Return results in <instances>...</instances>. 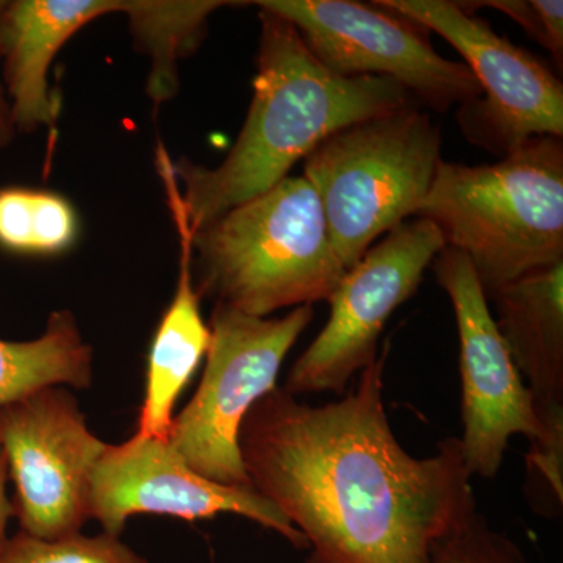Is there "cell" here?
I'll list each match as a JSON object with an SVG mask.
<instances>
[{
  "label": "cell",
  "instance_id": "cell-1",
  "mask_svg": "<svg viewBox=\"0 0 563 563\" xmlns=\"http://www.w3.org/2000/svg\"><path fill=\"white\" fill-rule=\"evenodd\" d=\"M388 351L339 401L310 406L276 387L240 429L251 487L306 537V563H428L433 542L477 509L461 439L420 459L393 433Z\"/></svg>",
  "mask_w": 563,
  "mask_h": 563
},
{
  "label": "cell",
  "instance_id": "cell-2",
  "mask_svg": "<svg viewBox=\"0 0 563 563\" xmlns=\"http://www.w3.org/2000/svg\"><path fill=\"white\" fill-rule=\"evenodd\" d=\"M258 11L254 96L239 139L217 168L173 163L191 233L272 190L333 133L413 102L401 85L385 77L332 73L291 22Z\"/></svg>",
  "mask_w": 563,
  "mask_h": 563
},
{
  "label": "cell",
  "instance_id": "cell-3",
  "mask_svg": "<svg viewBox=\"0 0 563 563\" xmlns=\"http://www.w3.org/2000/svg\"><path fill=\"white\" fill-rule=\"evenodd\" d=\"M415 217L472 263L485 298L563 261V141L539 136L493 165L440 162Z\"/></svg>",
  "mask_w": 563,
  "mask_h": 563
},
{
  "label": "cell",
  "instance_id": "cell-4",
  "mask_svg": "<svg viewBox=\"0 0 563 563\" xmlns=\"http://www.w3.org/2000/svg\"><path fill=\"white\" fill-rule=\"evenodd\" d=\"M199 296L252 317L328 301L347 269L303 177L225 211L192 233Z\"/></svg>",
  "mask_w": 563,
  "mask_h": 563
},
{
  "label": "cell",
  "instance_id": "cell-5",
  "mask_svg": "<svg viewBox=\"0 0 563 563\" xmlns=\"http://www.w3.org/2000/svg\"><path fill=\"white\" fill-rule=\"evenodd\" d=\"M440 152L439 125L412 102L333 133L306 158L302 177L320 199L344 268L417 214Z\"/></svg>",
  "mask_w": 563,
  "mask_h": 563
},
{
  "label": "cell",
  "instance_id": "cell-6",
  "mask_svg": "<svg viewBox=\"0 0 563 563\" xmlns=\"http://www.w3.org/2000/svg\"><path fill=\"white\" fill-rule=\"evenodd\" d=\"M313 317V306L296 307L282 318H258L214 303L201 384L168 435L192 472L213 483L251 487L240 429L252 407L277 387L282 363Z\"/></svg>",
  "mask_w": 563,
  "mask_h": 563
},
{
  "label": "cell",
  "instance_id": "cell-7",
  "mask_svg": "<svg viewBox=\"0 0 563 563\" xmlns=\"http://www.w3.org/2000/svg\"><path fill=\"white\" fill-rule=\"evenodd\" d=\"M295 25L314 58L342 77H385L412 99L437 111L481 98V87L465 63L433 49L421 24L377 2L352 0H258Z\"/></svg>",
  "mask_w": 563,
  "mask_h": 563
},
{
  "label": "cell",
  "instance_id": "cell-8",
  "mask_svg": "<svg viewBox=\"0 0 563 563\" xmlns=\"http://www.w3.org/2000/svg\"><path fill=\"white\" fill-rule=\"evenodd\" d=\"M435 32L465 58L481 98L459 107L463 135L474 146L506 157L539 136H563L561 80L521 47L498 35L488 22L448 0H376Z\"/></svg>",
  "mask_w": 563,
  "mask_h": 563
},
{
  "label": "cell",
  "instance_id": "cell-9",
  "mask_svg": "<svg viewBox=\"0 0 563 563\" xmlns=\"http://www.w3.org/2000/svg\"><path fill=\"white\" fill-rule=\"evenodd\" d=\"M413 218L369 247L329 296L331 317L288 373L284 388L292 396L343 395L352 377L377 357L385 322L412 298L446 247L433 222Z\"/></svg>",
  "mask_w": 563,
  "mask_h": 563
},
{
  "label": "cell",
  "instance_id": "cell-10",
  "mask_svg": "<svg viewBox=\"0 0 563 563\" xmlns=\"http://www.w3.org/2000/svg\"><path fill=\"white\" fill-rule=\"evenodd\" d=\"M0 446L21 532L77 536L90 520L91 476L107 443L88 429L73 393L47 387L0 407Z\"/></svg>",
  "mask_w": 563,
  "mask_h": 563
},
{
  "label": "cell",
  "instance_id": "cell-11",
  "mask_svg": "<svg viewBox=\"0 0 563 563\" xmlns=\"http://www.w3.org/2000/svg\"><path fill=\"white\" fill-rule=\"evenodd\" d=\"M432 266L453 302L461 342L463 459L472 476L492 479L514 435L537 442L553 421H540L468 258L444 247Z\"/></svg>",
  "mask_w": 563,
  "mask_h": 563
},
{
  "label": "cell",
  "instance_id": "cell-12",
  "mask_svg": "<svg viewBox=\"0 0 563 563\" xmlns=\"http://www.w3.org/2000/svg\"><path fill=\"white\" fill-rule=\"evenodd\" d=\"M169 515L206 520L220 514L250 518L272 529L298 550H309L306 537L284 514L252 487H232L207 479L184 462L168 439L140 435L107 444L91 476L90 518L103 532L120 537L129 517Z\"/></svg>",
  "mask_w": 563,
  "mask_h": 563
},
{
  "label": "cell",
  "instance_id": "cell-13",
  "mask_svg": "<svg viewBox=\"0 0 563 563\" xmlns=\"http://www.w3.org/2000/svg\"><path fill=\"white\" fill-rule=\"evenodd\" d=\"M131 0L0 2V74L18 132L52 128L58 102L49 69L62 47L98 18L125 13Z\"/></svg>",
  "mask_w": 563,
  "mask_h": 563
},
{
  "label": "cell",
  "instance_id": "cell-14",
  "mask_svg": "<svg viewBox=\"0 0 563 563\" xmlns=\"http://www.w3.org/2000/svg\"><path fill=\"white\" fill-rule=\"evenodd\" d=\"M180 240V274L176 292L152 340L147 357L146 388L139 418L140 435L168 439L177 399L201 365L210 346L209 324L203 321L192 282L190 225L176 188L166 190Z\"/></svg>",
  "mask_w": 563,
  "mask_h": 563
},
{
  "label": "cell",
  "instance_id": "cell-15",
  "mask_svg": "<svg viewBox=\"0 0 563 563\" xmlns=\"http://www.w3.org/2000/svg\"><path fill=\"white\" fill-rule=\"evenodd\" d=\"M490 301L537 413L563 410V261L506 285Z\"/></svg>",
  "mask_w": 563,
  "mask_h": 563
},
{
  "label": "cell",
  "instance_id": "cell-16",
  "mask_svg": "<svg viewBox=\"0 0 563 563\" xmlns=\"http://www.w3.org/2000/svg\"><path fill=\"white\" fill-rule=\"evenodd\" d=\"M91 383L92 347L69 310L52 313L38 339L0 340V407L43 388H88Z\"/></svg>",
  "mask_w": 563,
  "mask_h": 563
},
{
  "label": "cell",
  "instance_id": "cell-17",
  "mask_svg": "<svg viewBox=\"0 0 563 563\" xmlns=\"http://www.w3.org/2000/svg\"><path fill=\"white\" fill-rule=\"evenodd\" d=\"M232 3L218 0H131L124 14L129 16L136 43L152 58V101L161 103L172 98L177 90V63L201 43L210 14Z\"/></svg>",
  "mask_w": 563,
  "mask_h": 563
},
{
  "label": "cell",
  "instance_id": "cell-18",
  "mask_svg": "<svg viewBox=\"0 0 563 563\" xmlns=\"http://www.w3.org/2000/svg\"><path fill=\"white\" fill-rule=\"evenodd\" d=\"M79 218L57 192L0 190V247L14 254L54 255L73 246Z\"/></svg>",
  "mask_w": 563,
  "mask_h": 563
},
{
  "label": "cell",
  "instance_id": "cell-19",
  "mask_svg": "<svg viewBox=\"0 0 563 563\" xmlns=\"http://www.w3.org/2000/svg\"><path fill=\"white\" fill-rule=\"evenodd\" d=\"M0 563H150L120 537L102 532L101 536L66 537L43 540L20 532L0 547Z\"/></svg>",
  "mask_w": 563,
  "mask_h": 563
},
{
  "label": "cell",
  "instance_id": "cell-20",
  "mask_svg": "<svg viewBox=\"0 0 563 563\" xmlns=\"http://www.w3.org/2000/svg\"><path fill=\"white\" fill-rule=\"evenodd\" d=\"M428 563H529L523 550L495 531L484 515H466L433 542Z\"/></svg>",
  "mask_w": 563,
  "mask_h": 563
},
{
  "label": "cell",
  "instance_id": "cell-21",
  "mask_svg": "<svg viewBox=\"0 0 563 563\" xmlns=\"http://www.w3.org/2000/svg\"><path fill=\"white\" fill-rule=\"evenodd\" d=\"M463 9L501 11L517 22L529 38L550 51L559 68L563 63V2L562 0H488V2H459Z\"/></svg>",
  "mask_w": 563,
  "mask_h": 563
},
{
  "label": "cell",
  "instance_id": "cell-22",
  "mask_svg": "<svg viewBox=\"0 0 563 563\" xmlns=\"http://www.w3.org/2000/svg\"><path fill=\"white\" fill-rule=\"evenodd\" d=\"M7 483H9V465H7V457L3 454L2 446H0V547L5 542V529L9 520L13 517V507H11V499L7 495Z\"/></svg>",
  "mask_w": 563,
  "mask_h": 563
},
{
  "label": "cell",
  "instance_id": "cell-23",
  "mask_svg": "<svg viewBox=\"0 0 563 563\" xmlns=\"http://www.w3.org/2000/svg\"><path fill=\"white\" fill-rule=\"evenodd\" d=\"M14 135H16V129L11 120L10 102L3 88L2 74H0V150L9 146Z\"/></svg>",
  "mask_w": 563,
  "mask_h": 563
}]
</instances>
